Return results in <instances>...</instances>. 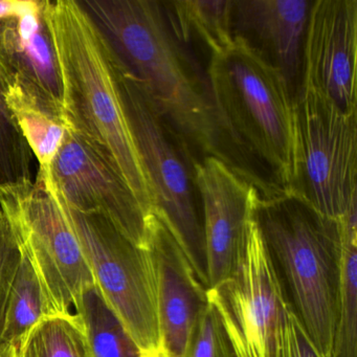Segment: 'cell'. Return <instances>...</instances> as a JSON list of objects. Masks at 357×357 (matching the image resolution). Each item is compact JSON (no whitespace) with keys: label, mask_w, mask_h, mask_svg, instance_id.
I'll list each match as a JSON object with an SVG mask.
<instances>
[{"label":"cell","mask_w":357,"mask_h":357,"mask_svg":"<svg viewBox=\"0 0 357 357\" xmlns=\"http://www.w3.org/2000/svg\"><path fill=\"white\" fill-rule=\"evenodd\" d=\"M216 158L261 200L291 193L298 166L296 100L283 77L234 38L206 68Z\"/></svg>","instance_id":"cell-1"},{"label":"cell","mask_w":357,"mask_h":357,"mask_svg":"<svg viewBox=\"0 0 357 357\" xmlns=\"http://www.w3.org/2000/svg\"><path fill=\"white\" fill-rule=\"evenodd\" d=\"M116 62L149 93L196 160L216 158L206 68L179 36L162 1H81Z\"/></svg>","instance_id":"cell-2"},{"label":"cell","mask_w":357,"mask_h":357,"mask_svg":"<svg viewBox=\"0 0 357 357\" xmlns=\"http://www.w3.org/2000/svg\"><path fill=\"white\" fill-rule=\"evenodd\" d=\"M43 15L59 63L66 129L114 165L151 215L153 195L123 109L107 43L81 1L45 0Z\"/></svg>","instance_id":"cell-3"},{"label":"cell","mask_w":357,"mask_h":357,"mask_svg":"<svg viewBox=\"0 0 357 357\" xmlns=\"http://www.w3.org/2000/svg\"><path fill=\"white\" fill-rule=\"evenodd\" d=\"M255 220L288 307L319 354L330 357L342 287L340 221L294 193L259 199Z\"/></svg>","instance_id":"cell-4"},{"label":"cell","mask_w":357,"mask_h":357,"mask_svg":"<svg viewBox=\"0 0 357 357\" xmlns=\"http://www.w3.org/2000/svg\"><path fill=\"white\" fill-rule=\"evenodd\" d=\"M114 64L123 109L153 195L152 213L166 223L208 290L202 206L195 183L197 160L143 85L116 58Z\"/></svg>","instance_id":"cell-5"},{"label":"cell","mask_w":357,"mask_h":357,"mask_svg":"<svg viewBox=\"0 0 357 357\" xmlns=\"http://www.w3.org/2000/svg\"><path fill=\"white\" fill-rule=\"evenodd\" d=\"M51 194L78 238L102 296L135 344L141 350L160 344L155 271L149 250L133 244L102 215L78 212Z\"/></svg>","instance_id":"cell-6"},{"label":"cell","mask_w":357,"mask_h":357,"mask_svg":"<svg viewBox=\"0 0 357 357\" xmlns=\"http://www.w3.org/2000/svg\"><path fill=\"white\" fill-rule=\"evenodd\" d=\"M298 166L291 193L340 220L357 206V112L302 89L296 101Z\"/></svg>","instance_id":"cell-7"},{"label":"cell","mask_w":357,"mask_h":357,"mask_svg":"<svg viewBox=\"0 0 357 357\" xmlns=\"http://www.w3.org/2000/svg\"><path fill=\"white\" fill-rule=\"evenodd\" d=\"M0 208L54 308L58 313L73 312L77 296L96 282L78 238L51 192L36 177L0 190Z\"/></svg>","instance_id":"cell-8"},{"label":"cell","mask_w":357,"mask_h":357,"mask_svg":"<svg viewBox=\"0 0 357 357\" xmlns=\"http://www.w3.org/2000/svg\"><path fill=\"white\" fill-rule=\"evenodd\" d=\"M208 298L238 357H279L289 307L255 215L233 275L208 290Z\"/></svg>","instance_id":"cell-9"},{"label":"cell","mask_w":357,"mask_h":357,"mask_svg":"<svg viewBox=\"0 0 357 357\" xmlns=\"http://www.w3.org/2000/svg\"><path fill=\"white\" fill-rule=\"evenodd\" d=\"M36 177L70 208L102 215L133 244L147 246L151 215L114 165L76 133L66 129L49 174L37 173Z\"/></svg>","instance_id":"cell-10"},{"label":"cell","mask_w":357,"mask_h":357,"mask_svg":"<svg viewBox=\"0 0 357 357\" xmlns=\"http://www.w3.org/2000/svg\"><path fill=\"white\" fill-rule=\"evenodd\" d=\"M208 265V290L233 275L260 196L222 160L206 156L195 162Z\"/></svg>","instance_id":"cell-11"},{"label":"cell","mask_w":357,"mask_h":357,"mask_svg":"<svg viewBox=\"0 0 357 357\" xmlns=\"http://www.w3.org/2000/svg\"><path fill=\"white\" fill-rule=\"evenodd\" d=\"M356 58L357 0H313L301 89L319 93L346 114L357 112Z\"/></svg>","instance_id":"cell-12"},{"label":"cell","mask_w":357,"mask_h":357,"mask_svg":"<svg viewBox=\"0 0 357 357\" xmlns=\"http://www.w3.org/2000/svg\"><path fill=\"white\" fill-rule=\"evenodd\" d=\"M146 248L155 271L160 344L171 357H183L192 329L208 305V290L155 213L150 216Z\"/></svg>","instance_id":"cell-13"},{"label":"cell","mask_w":357,"mask_h":357,"mask_svg":"<svg viewBox=\"0 0 357 357\" xmlns=\"http://www.w3.org/2000/svg\"><path fill=\"white\" fill-rule=\"evenodd\" d=\"M313 0H231L233 38L277 70L298 99L303 47Z\"/></svg>","instance_id":"cell-14"},{"label":"cell","mask_w":357,"mask_h":357,"mask_svg":"<svg viewBox=\"0 0 357 357\" xmlns=\"http://www.w3.org/2000/svg\"><path fill=\"white\" fill-rule=\"evenodd\" d=\"M43 3L0 22V66L63 116L61 75Z\"/></svg>","instance_id":"cell-15"},{"label":"cell","mask_w":357,"mask_h":357,"mask_svg":"<svg viewBox=\"0 0 357 357\" xmlns=\"http://www.w3.org/2000/svg\"><path fill=\"white\" fill-rule=\"evenodd\" d=\"M1 73L8 107L38 160V173L49 174L66 133L63 116L15 77L3 68Z\"/></svg>","instance_id":"cell-16"},{"label":"cell","mask_w":357,"mask_h":357,"mask_svg":"<svg viewBox=\"0 0 357 357\" xmlns=\"http://www.w3.org/2000/svg\"><path fill=\"white\" fill-rule=\"evenodd\" d=\"M74 309L84 329L89 357H139L141 349L110 308L97 284L80 292Z\"/></svg>","instance_id":"cell-17"},{"label":"cell","mask_w":357,"mask_h":357,"mask_svg":"<svg viewBox=\"0 0 357 357\" xmlns=\"http://www.w3.org/2000/svg\"><path fill=\"white\" fill-rule=\"evenodd\" d=\"M185 43H200L208 57L233 41L231 0L162 1Z\"/></svg>","instance_id":"cell-18"},{"label":"cell","mask_w":357,"mask_h":357,"mask_svg":"<svg viewBox=\"0 0 357 357\" xmlns=\"http://www.w3.org/2000/svg\"><path fill=\"white\" fill-rule=\"evenodd\" d=\"M57 313L32 263L22 250L8 298L1 344L18 348L37 324Z\"/></svg>","instance_id":"cell-19"},{"label":"cell","mask_w":357,"mask_h":357,"mask_svg":"<svg viewBox=\"0 0 357 357\" xmlns=\"http://www.w3.org/2000/svg\"><path fill=\"white\" fill-rule=\"evenodd\" d=\"M340 311L330 357H357V219L344 217Z\"/></svg>","instance_id":"cell-20"},{"label":"cell","mask_w":357,"mask_h":357,"mask_svg":"<svg viewBox=\"0 0 357 357\" xmlns=\"http://www.w3.org/2000/svg\"><path fill=\"white\" fill-rule=\"evenodd\" d=\"M20 357H89L76 313H57L37 324L18 347Z\"/></svg>","instance_id":"cell-21"},{"label":"cell","mask_w":357,"mask_h":357,"mask_svg":"<svg viewBox=\"0 0 357 357\" xmlns=\"http://www.w3.org/2000/svg\"><path fill=\"white\" fill-rule=\"evenodd\" d=\"M0 68V190L32 181L34 155L10 112Z\"/></svg>","instance_id":"cell-22"},{"label":"cell","mask_w":357,"mask_h":357,"mask_svg":"<svg viewBox=\"0 0 357 357\" xmlns=\"http://www.w3.org/2000/svg\"><path fill=\"white\" fill-rule=\"evenodd\" d=\"M183 357H238L222 319L210 300L192 329Z\"/></svg>","instance_id":"cell-23"},{"label":"cell","mask_w":357,"mask_h":357,"mask_svg":"<svg viewBox=\"0 0 357 357\" xmlns=\"http://www.w3.org/2000/svg\"><path fill=\"white\" fill-rule=\"evenodd\" d=\"M22 258V250L9 219L0 208V344L10 290Z\"/></svg>","instance_id":"cell-24"},{"label":"cell","mask_w":357,"mask_h":357,"mask_svg":"<svg viewBox=\"0 0 357 357\" xmlns=\"http://www.w3.org/2000/svg\"><path fill=\"white\" fill-rule=\"evenodd\" d=\"M279 357H323L290 308L286 315Z\"/></svg>","instance_id":"cell-25"},{"label":"cell","mask_w":357,"mask_h":357,"mask_svg":"<svg viewBox=\"0 0 357 357\" xmlns=\"http://www.w3.org/2000/svg\"><path fill=\"white\" fill-rule=\"evenodd\" d=\"M41 0H0V22L20 18L37 9Z\"/></svg>","instance_id":"cell-26"},{"label":"cell","mask_w":357,"mask_h":357,"mask_svg":"<svg viewBox=\"0 0 357 357\" xmlns=\"http://www.w3.org/2000/svg\"><path fill=\"white\" fill-rule=\"evenodd\" d=\"M139 357H171V355L169 354L168 351L160 344H158V346L141 350Z\"/></svg>","instance_id":"cell-27"},{"label":"cell","mask_w":357,"mask_h":357,"mask_svg":"<svg viewBox=\"0 0 357 357\" xmlns=\"http://www.w3.org/2000/svg\"><path fill=\"white\" fill-rule=\"evenodd\" d=\"M0 357H20L17 347L13 344H0Z\"/></svg>","instance_id":"cell-28"}]
</instances>
